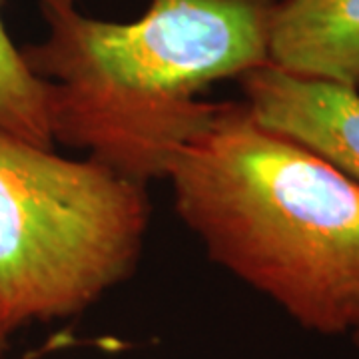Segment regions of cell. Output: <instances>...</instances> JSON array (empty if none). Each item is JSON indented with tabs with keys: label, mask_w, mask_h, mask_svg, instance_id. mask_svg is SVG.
Masks as SVG:
<instances>
[{
	"label": "cell",
	"mask_w": 359,
	"mask_h": 359,
	"mask_svg": "<svg viewBox=\"0 0 359 359\" xmlns=\"http://www.w3.org/2000/svg\"><path fill=\"white\" fill-rule=\"evenodd\" d=\"M42 2H44V11H58L72 6V0H42Z\"/></svg>",
	"instance_id": "8"
},
{
	"label": "cell",
	"mask_w": 359,
	"mask_h": 359,
	"mask_svg": "<svg viewBox=\"0 0 359 359\" xmlns=\"http://www.w3.org/2000/svg\"><path fill=\"white\" fill-rule=\"evenodd\" d=\"M278 0H152L134 22L44 11L50 36L26 46V66L50 86L54 142L86 150L148 184L212 122L198 100L214 82L268 65Z\"/></svg>",
	"instance_id": "1"
},
{
	"label": "cell",
	"mask_w": 359,
	"mask_h": 359,
	"mask_svg": "<svg viewBox=\"0 0 359 359\" xmlns=\"http://www.w3.org/2000/svg\"><path fill=\"white\" fill-rule=\"evenodd\" d=\"M358 346H359V341H358Z\"/></svg>",
	"instance_id": "9"
},
{
	"label": "cell",
	"mask_w": 359,
	"mask_h": 359,
	"mask_svg": "<svg viewBox=\"0 0 359 359\" xmlns=\"http://www.w3.org/2000/svg\"><path fill=\"white\" fill-rule=\"evenodd\" d=\"M48 98V82L26 66L0 20V130L40 148H52Z\"/></svg>",
	"instance_id": "6"
},
{
	"label": "cell",
	"mask_w": 359,
	"mask_h": 359,
	"mask_svg": "<svg viewBox=\"0 0 359 359\" xmlns=\"http://www.w3.org/2000/svg\"><path fill=\"white\" fill-rule=\"evenodd\" d=\"M148 224L146 184L0 130V309L11 332L76 316L126 282Z\"/></svg>",
	"instance_id": "3"
},
{
	"label": "cell",
	"mask_w": 359,
	"mask_h": 359,
	"mask_svg": "<svg viewBox=\"0 0 359 359\" xmlns=\"http://www.w3.org/2000/svg\"><path fill=\"white\" fill-rule=\"evenodd\" d=\"M174 208L208 256L302 327L359 341V186L219 102L174 156Z\"/></svg>",
	"instance_id": "2"
},
{
	"label": "cell",
	"mask_w": 359,
	"mask_h": 359,
	"mask_svg": "<svg viewBox=\"0 0 359 359\" xmlns=\"http://www.w3.org/2000/svg\"><path fill=\"white\" fill-rule=\"evenodd\" d=\"M244 106L359 186V90L264 65L240 78Z\"/></svg>",
	"instance_id": "4"
},
{
	"label": "cell",
	"mask_w": 359,
	"mask_h": 359,
	"mask_svg": "<svg viewBox=\"0 0 359 359\" xmlns=\"http://www.w3.org/2000/svg\"><path fill=\"white\" fill-rule=\"evenodd\" d=\"M269 65L359 90V0H278Z\"/></svg>",
	"instance_id": "5"
},
{
	"label": "cell",
	"mask_w": 359,
	"mask_h": 359,
	"mask_svg": "<svg viewBox=\"0 0 359 359\" xmlns=\"http://www.w3.org/2000/svg\"><path fill=\"white\" fill-rule=\"evenodd\" d=\"M13 334L11 330H8V325H6V321L2 318V309H0V355L6 351V347H8V335Z\"/></svg>",
	"instance_id": "7"
}]
</instances>
